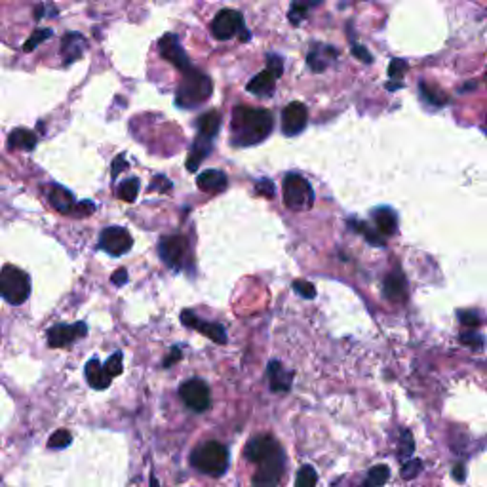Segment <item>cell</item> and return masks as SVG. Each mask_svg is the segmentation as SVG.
<instances>
[{
    "label": "cell",
    "instance_id": "cell-35",
    "mask_svg": "<svg viewBox=\"0 0 487 487\" xmlns=\"http://www.w3.org/2000/svg\"><path fill=\"white\" fill-rule=\"evenodd\" d=\"M71 441H73V436H71L68 430H57V432H53L52 436H50L48 445H50L52 449H63V448H68V445H71Z\"/></svg>",
    "mask_w": 487,
    "mask_h": 487
},
{
    "label": "cell",
    "instance_id": "cell-11",
    "mask_svg": "<svg viewBox=\"0 0 487 487\" xmlns=\"http://www.w3.org/2000/svg\"><path fill=\"white\" fill-rule=\"evenodd\" d=\"M158 50H160V55H162L166 61H169L172 65H175V67L179 68L181 73L192 67V65H190L189 55L185 53L183 46L179 44V38L175 37V35H172V33H167V35H164V37L160 38Z\"/></svg>",
    "mask_w": 487,
    "mask_h": 487
},
{
    "label": "cell",
    "instance_id": "cell-4",
    "mask_svg": "<svg viewBox=\"0 0 487 487\" xmlns=\"http://www.w3.org/2000/svg\"><path fill=\"white\" fill-rule=\"evenodd\" d=\"M30 295L29 274L14 265L0 268V297L10 304H23Z\"/></svg>",
    "mask_w": 487,
    "mask_h": 487
},
{
    "label": "cell",
    "instance_id": "cell-42",
    "mask_svg": "<svg viewBox=\"0 0 487 487\" xmlns=\"http://www.w3.org/2000/svg\"><path fill=\"white\" fill-rule=\"evenodd\" d=\"M413 449H415V443H413V436L407 430L402 432V443H400V457L402 459H410L413 455Z\"/></svg>",
    "mask_w": 487,
    "mask_h": 487
},
{
    "label": "cell",
    "instance_id": "cell-16",
    "mask_svg": "<svg viewBox=\"0 0 487 487\" xmlns=\"http://www.w3.org/2000/svg\"><path fill=\"white\" fill-rule=\"evenodd\" d=\"M227 175L219 172V169H205L202 174H198L196 185L204 192H210V194H217V192H223L227 189Z\"/></svg>",
    "mask_w": 487,
    "mask_h": 487
},
{
    "label": "cell",
    "instance_id": "cell-34",
    "mask_svg": "<svg viewBox=\"0 0 487 487\" xmlns=\"http://www.w3.org/2000/svg\"><path fill=\"white\" fill-rule=\"evenodd\" d=\"M421 93H423V98L428 101V103H432V105H443V103H448V95H443L441 91L438 90H432L428 84L421 82Z\"/></svg>",
    "mask_w": 487,
    "mask_h": 487
},
{
    "label": "cell",
    "instance_id": "cell-29",
    "mask_svg": "<svg viewBox=\"0 0 487 487\" xmlns=\"http://www.w3.org/2000/svg\"><path fill=\"white\" fill-rule=\"evenodd\" d=\"M388 478H390V468H388L387 464H377V466H373L371 470L367 472V479H365L364 484L367 487L385 486Z\"/></svg>",
    "mask_w": 487,
    "mask_h": 487
},
{
    "label": "cell",
    "instance_id": "cell-45",
    "mask_svg": "<svg viewBox=\"0 0 487 487\" xmlns=\"http://www.w3.org/2000/svg\"><path fill=\"white\" fill-rule=\"evenodd\" d=\"M255 190H257L259 194H263V196H266V198H274V192H276V189H274V183L268 181V179H261V181H257V185H255Z\"/></svg>",
    "mask_w": 487,
    "mask_h": 487
},
{
    "label": "cell",
    "instance_id": "cell-37",
    "mask_svg": "<svg viewBox=\"0 0 487 487\" xmlns=\"http://www.w3.org/2000/svg\"><path fill=\"white\" fill-rule=\"evenodd\" d=\"M103 369H105V373L111 379H113V377H118L122 373V352H114L113 356L107 360Z\"/></svg>",
    "mask_w": 487,
    "mask_h": 487
},
{
    "label": "cell",
    "instance_id": "cell-10",
    "mask_svg": "<svg viewBox=\"0 0 487 487\" xmlns=\"http://www.w3.org/2000/svg\"><path fill=\"white\" fill-rule=\"evenodd\" d=\"M244 29L242 15L235 12V10H223L215 15V19L212 23L213 37L219 40H228L235 35H238Z\"/></svg>",
    "mask_w": 487,
    "mask_h": 487
},
{
    "label": "cell",
    "instance_id": "cell-14",
    "mask_svg": "<svg viewBox=\"0 0 487 487\" xmlns=\"http://www.w3.org/2000/svg\"><path fill=\"white\" fill-rule=\"evenodd\" d=\"M181 322L185 326L192 327L196 331H202V333L212 339L213 342H219V344H225L227 342V333H225V327L219 326V324H212V322H204L202 318L194 316L190 311H183L181 312Z\"/></svg>",
    "mask_w": 487,
    "mask_h": 487
},
{
    "label": "cell",
    "instance_id": "cell-41",
    "mask_svg": "<svg viewBox=\"0 0 487 487\" xmlns=\"http://www.w3.org/2000/svg\"><path fill=\"white\" fill-rule=\"evenodd\" d=\"M405 71H407V63L403 59H392L390 61V65H388V76H390L392 80H402Z\"/></svg>",
    "mask_w": 487,
    "mask_h": 487
},
{
    "label": "cell",
    "instance_id": "cell-7",
    "mask_svg": "<svg viewBox=\"0 0 487 487\" xmlns=\"http://www.w3.org/2000/svg\"><path fill=\"white\" fill-rule=\"evenodd\" d=\"M134 246V238L124 227H107L99 236V248L113 257L128 253Z\"/></svg>",
    "mask_w": 487,
    "mask_h": 487
},
{
    "label": "cell",
    "instance_id": "cell-51",
    "mask_svg": "<svg viewBox=\"0 0 487 487\" xmlns=\"http://www.w3.org/2000/svg\"><path fill=\"white\" fill-rule=\"evenodd\" d=\"M453 478L459 479V481H464V466L463 464H457L453 468Z\"/></svg>",
    "mask_w": 487,
    "mask_h": 487
},
{
    "label": "cell",
    "instance_id": "cell-47",
    "mask_svg": "<svg viewBox=\"0 0 487 487\" xmlns=\"http://www.w3.org/2000/svg\"><path fill=\"white\" fill-rule=\"evenodd\" d=\"M352 53H354L360 61H364V63H373L371 53L367 52V48H365V46L352 44Z\"/></svg>",
    "mask_w": 487,
    "mask_h": 487
},
{
    "label": "cell",
    "instance_id": "cell-22",
    "mask_svg": "<svg viewBox=\"0 0 487 487\" xmlns=\"http://www.w3.org/2000/svg\"><path fill=\"white\" fill-rule=\"evenodd\" d=\"M86 379L90 383V387L95 390H105L111 385V377L105 373L103 365L99 364L98 358H91L86 364Z\"/></svg>",
    "mask_w": 487,
    "mask_h": 487
},
{
    "label": "cell",
    "instance_id": "cell-13",
    "mask_svg": "<svg viewBox=\"0 0 487 487\" xmlns=\"http://www.w3.org/2000/svg\"><path fill=\"white\" fill-rule=\"evenodd\" d=\"M88 333V326L84 322H76L73 326H53L48 331V344L53 349H61V347H67L76 339H80L84 335Z\"/></svg>",
    "mask_w": 487,
    "mask_h": 487
},
{
    "label": "cell",
    "instance_id": "cell-5",
    "mask_svg": "<svg viewBox=\"0 0 487 487\" xmlns=\"http://www.w3.org/2000/svg\"><path fill=\"white\" fill-rule=\"evenodd\" d=\"M282 192H284V204L288 205L289 210L303 212V210H311L314 204V190H312L311 183L301 175H286Z\"/></svg>",
    "mask_w": 487,
    "mask_h": 487
},
{
    "label": "cell",
    "instance_id": "cell-46",
    "mask_svg": "<svg viewBox=\"0 0 487 487\" xmlns=\"http://www.w3.org/2000/svg\"><path fill=\"white\" fill-rule=\"evenodd\" d=\"M93 212H95V204L90 202V200L78 202V204H75V210H73V213H75V215H80V217H86V215H90V213Z\"/></svg>",
    "mask_w": 487,
    "mask_h": 487
},
{
    "label": "cell",
    "instance_id": "cell-26",
    "mask_svg": "<svg viewBox=\"0 0 487 487\" xmlns=\"http://www.w3.org/2000/svg\"><path fill=\"white\" fill-rule=\"evenodd\" d=\"M8 147L10 149H21V151H33L37 147V136L30 129L17 128L8 136Z\"/></svg>",
    "mask_w": 487,
    "mask_h": 487
},
{
    "label": "cell",
    "instance_id": "cell-28",
    "mask_svg": "<svg viewBox=\"0 0 487 487\" xmlns=\"http://www.w3.org/2000/svg\"><path fill=\"white\" fill-rule=\"evenodd\" d=\"M318 2H322V0H293V4L289 8L288 19L293 23V25H299V23L303 21L304 17L309 15L311 8L316 6Z\"/></svg>",
    "mask_w": 487,
    "mask_h": 487
},
{
    "label": "cell",
    "instance_id": "cell-43",
    "mask_svg": "<svg viewBox=\"0 0 487 487\" xmlns=\"http://www.w3.org/2000/svg\"><path fill=\"white\" fill-rule=\"evenodd\" d=\"M457 316H459V320H461V324H464V326H470V327H478L479 324H481V320H479V314H476V312H466V311H459L457 312Z\"/></svg>",
    "mask_w": 487,
    "mask_h": 487
},
{
    "label": "cell",
    "instance_id": "cell-12",
    "mask_svg": "<svg viewBox=\"0 0 487 487\" xmlns=\"http://www.w3.org/2000/svg\"><path fill=\"white\" fill-rule=\"evenodd\" d=\"M306 120H309L306 107L299 101H293L282 111V131L289 137L299 136L306 126Z\"/></svg>",
    "mask_w": 487,
    "mask_h": 487
},
{
    "label": "cell",
    "instance_id": "cell-21",
    "mask_svg": "<svg viewBox=\"0 0 487 487\" xmlns=\"http://www.w3.org/2000/svg\"><path fill=\"white\" fill-rule=\"evenodd\" d=\"M385 297L392 303H400L405 297V278L402 270H392L385 278Z\"/></svg>",
    "mask_w": 487,
    "mask_h": 487
},
{
    "label": "cell",
    "instance_id": "cell-1",
    "mask_svg": "<svg viewBox=\"0 0 487 487\" xmlns=\"http://www.w3.org/2000/svg\"><path fill=\"white\" fill-rule=\"evenodd\" d=\"M274 120L273 114L266 109H255V107L238 105L232 111V143L238 147H251L261 141L273 131Z\"/></svg>",
    "mask_w": 487,
    "mask_h": 487
},
{
    "label": "cell",
    "instance_id": "cell-38",
    "mask_svg": "<svg viewBox=\"0 0 487 487\" xmlns=\"http://www.w3.org/2000/svg\"><path fill=\"white\" fill-rule=\"evenodd\" d=\"M266 71L274 78H280L282 73H284V61H282L280 55H276V53H268L266 55Z\"/></svg>",
    "mask_w": 487,
    "mask_h": 487
},
{
    "label": "cell",
    "instance_id": "cell-8",
    "mask_svg": "<svg viewBox=\"0 0 487 487\" xmlns=\"http://www.w3.org/2000/svg\"><path fill=\"white\" fill-rule=\"evenodd\" d=\"M179 394L185 405L192 411H205L212 403L210 388L202 379H189L187 383H183Z\"/></svg>",
    "mask_w": 487,
    "mask_h": 487
},
{
    "label": "cell",
    "instance_id": "cell-18",
    "mask_svg": "<svg viewBox=\"0 0 487 487\" xmlns=\"http://www.w3.org/2000/svg\"><path fill=\"white\" fill-rule=\"evenodd\" d=\"M84 48H86V40L80 33H67L63 37V42H61V55L65 63H73V61L80 59L82 57Z\"/></svg>",
    "mask_w": 487,
    "mask_h": 487
},
{
    "label": "cell",
    "instance_id": "cell-19",
    "mask_svg": "<svg viewBox=\"0 0 487 487\" xmlns=\"http://www.w3.org/2000/svg\"><path fill=\"white\" fill-rule=\"evenodd\" d=\"M337 55H339V52H337L335 48H331V46H316V48H312L311 53H309L306 63H309V67H311L314 73H322V71H326L329 61L335 59Z\"/></svg>",
    "mask_w": 487,
    "mask_h": 487
},
{
    "label": "cell",
    "instance_id": "cell-36",
    "mask_svg": "<svg viewBox=\"0 0 487 487\" xmlns=\"http://www.w3.org/2000/svg\"><path fill=\"white\" fill-rule=\"evenodd\" d=\"M459 341L463 342L464 347H468L472 350H481L484 349V337L476 331H466V333H461Z\"/></svg>",
    "mask_w": 487,
    "mask_h": 487
},
{
    "label": "cell",
    "instance_id": "cell-9",
    "mask_svg": "<svg viewBox=\"0 0 487 487\" xmlns=\"http://www.w3.org/2000/svg\"><path fill=\"white\" fill-rule=\"evenodd\" d=\"M187 250H189V246L183 236H167V238H162L158 244L160 259L164 261V265L172 266V268L183 265Z\"/></svg>",
    "mask_w": 487,
    "mask_h": 487
},
{
    "label": "cell",
    "instance_id": "cell-17",
    "mask_svg": "<svg viewBox=\"0 0 487 487\" xmlns=\"http://www.w3.org/2000/svg\"><path fill=\"white\" fill-rule=\"evenodd\" d=\"M291 379L293 373L284 369V365L278 360H273L268 364V380H270V390L274 392H289L291 388Z\"/></svg>",
    "mask_w": 487,
    "mask_h": 487
},
{
    "label": "cell",
    "instance_id": "cell-24",
    "mask_svg": "<svg viewBox=\"0 0 487 487\" xmlns=\"http://www.w3.org/2000/svg\"><path fill=\"white\" fill-rule=\"evenodd\" d=\"M210 152H212V139L204 136L198 137L194 145H192V149H190V156L187 160V169L189 172H196L198 166L204 162V158Z\"/></svg>",
    "mask_w": 487,
    "mask_h": 487
},
{
    "label": "cell",
    "instance_id": "cell-30",
    "mask_svg": "<svg viewBox=\"0 0 487 487\" xmlns=\"http://www.w3.org/2000/svg\"><path fill=\"white\" fill-rule=\"evenodd\" d=\"M316 481H318V474H316V470L312 468L311 464H304L303 468L297 472V478H295L297 487H312V486H316Z\"/></svg>",
    "mask_w": 487,
    "mask_h": 487
},
{
    "label": "cell",
    "instance_id": "cell-39",
    "mask_svg": "<svg viewBox=\"0 0 487 487\" xmlns=\"http://www.w3.org/2000/svg\"><path fill=\"white\" fill-rule=\"evenodd\" d=\"M411 461H407V463H403L402 466V478L403 479H413L417 478L419 472H421V468H423V463L419 461V459H413V457H410Z\"/></svg>",
    "mask_w": 487,
    "mask_h": 487
},
{
    "label": "cell",
    "instance_id": "cell-15",
    "mask_svg": "<svg viewBox=\"0 0 487 487\" xmlns=\"http://www.w3.org/2000/svg\"><path fill=\"white\" fill-rule=\"evenodd\" d=\"M280 448L278 441L274 440L273 436H257V438H251L248 441V445L244 449V457L250 461V463H259L261 459H265L266 455H270L273 451Z\"/></svg>",
    "mask_w": 487,
    "mask_h": 487
},
{
    "label": "cell",
    "instance_id": "cell-49",
    "mask_svg": "<svg viewBox=\"0 0 487 487\" xmlns=\"http://www.w3.org/2000/svg\"><path fill=\"white\" fill-rule=\"evenodd\" d=\"M111 282H113L114 286H124V284L128 282V270H126V268H118V270L111 276Z\"/></svg>",
    "mask_w": 487,
    "mask_h": 487
},
{
    "label": "cell",
    "instance_id": "cell-20",
    "mask_svg": "<svg viewBox=\"0 0 487 487\" xmlns=\"http://www.w3.org/2000/svg\"><path fill=\"white\" fill-rule=\"evenodd\" d=\"M373 221H375V230L380 236H392L398 227V217L390 208H377L373 212Z\"/></svg>",
    "mask_w": 487,
    "mask_h": 487
},
{
    "label": "cell",
    "instance_id": "cell-31",
    "mask_svg": "<svg viewBox=\"0 0 487 487\" xmlns=\"http://www.w3.org/2000/svg\"><path fill=\"white\" fill-rule=\"evenodd\" d=\"M137 192H139V179L136 177H129L118 187V196L126 202H134L137 198Z\"/></svg>",
    "mask_w": 487,
    "mask_h": 487
},
{
    "label": "cell",
    "instance_id": "cell-6",
    "mask_svg": "<svg viewBox=\"0 0 487 487\" xmlns=\"http://www.w3.org/2000/svg\"><path fill=\"white\" fill-rule=\"evenodd\" d=\"M284 466H286L284 451H282V448H278L270 455H266L265 459L259 461L257 472H255V476L251 479V484L265 487L278 486L282 476H284Z\"/></svg>",
    "mask_w": 487,
    "mask_h": 487
},
{
    "label": "cell",
    "instance_id": "cell-25",
    "mask_svg": "<svg viewBox=\"0 0 487 487\" xmlns=\"http://www.w3.org/2000/svg\"><path fill=\"white\" fill-rule=\"evenodd\" d=\"M274 82H276V78L268 71H263L248 82V91L253 95H259V98H268L274 91Z\"/></svg>",
    "mask_w": 487,
    "mask_h": 487
},
{
    "label": "cell",
    "instance_id": "cell-48",
    "mask_svg": "<svg viewBox=\"0 0 487 487\" xmlns=\"http://www.w3.org/2000/svg\"><path fill=\"white\" fill-rule=\"evenodd\" d=\"M126 167H128L126 156H124V154H118V156H116L113 162V177H116V175L120 174V172H124Z\"/></svg>",
    "mask_w": 487,
    "mask_h": 487
},
{
    "label": "cell",
    "instance_id": "cell-23",
    "mask_svg": "<svg viewBox=\"0 0 487 487\" xmlns=\"http://www.w3.org/2000/svg\"><path fill=\"white\" fill-rule=\"evenodd\" d=\"M50 202L57 212L65 213V215L73 213L76 204L73 192L65 189V187H59V185H53V189L50 190Z\"/></svg>",
    "mask_w": 487,
    "mask_h": 487
},
{
    "label": "cell",
    "instance_id": "cell-32",
    "mask_svg": "<svg viewBox=\"0 0 487 487\" xmlns=\"http://www.w3.org/2000/svg\"><path fill=\"white\" fill-rule=\"evenodd\" d=\"M352 227H356L354 230H358V232H362V235L369 240V242L373 244V246H385V236H380L377 230H371V228L367 227L365 223H358V221H352L350 223Z\"/></svg>",
    "mask_w": 487,
    "mask_h": 487
},
{
    "label": "cell",
    "instance_id": "cell-27",
    "mask_svg": "<svg viewBox=\"0 0 487 487\" xmlns=\"http://www.w3.org/2000/svg\"><path fill=\"white\" fill-rule=\"evenodd\" d=\"M221 128V114L217 111H208L198 118V131L204 137H215Z\"/></svg>",
    "mask_w": 487,
    "mask_h": 487
},
{
    "label": "cell",
    "instance_id": "cell-33",
    "mask_svg": "<svg viewBox=\"0 0 487 487\" xmlns=\"http://www.w3.org/2000/svg\"><path fill=\"white\" fill-rule=\"evenodd\" d=\"M52 35H53L52 29H37L35 33H33V35H30L29 40L25 42L23 50H25V52H33V50H35L38 44L46 42V40L52 37Z\"/></svg>",
    "mask_w": 487,
    "mask_h": 487
},
{
    "label": "cell",
    "instance_id": "cell-44",
    "mask_svg": "<svg viewBox=\"0 0 487 487\" xmlns=\"http://www.w3.org/2000/svg\"><path fill=\"white\" fill-rule=\"evenodd\" d=\"M151 190H156V192H167V190H172V181L166 179L164 175H156L151 183Z\"/></svg>",
    "mask_w": 487,
    "mask_h": 487
},
{
    "label": "cell",
    "instance_id": "cell-40",
    "mask_svg": "<svg viewBox=\"0 0 487 487\" xmlns=\"http://www.w3.org/2000/svg\"><path fill=\"white\" fill-rule=\"evenodd\" d=\"M293 289H295L297 295L304 297V299H314L316 297V288L314 284L306 280H295L293 282Z\"/></svg>",
    "mask_w": 487,
    "mask_h": 487
},
{
    "label": "cell",
    "instance_id": "cell-2",
    "mask_svg": "<svg viewBox=\"0 0 487 487\" xmlns=\"http://www.w3.org/2000/svg\"><path fill=\"white\" fill-rule=\"evenodd\" d=\"M213 91V84L210 76L204 75L198 68H187L183 71V80L175 93V103L181 109H194V107L205 103Z\"/></svg>",
    "mask_w": 487,
    "mask_h": 487
},
{
    "label": "cell",
    "instance_id": "cell-3",
    "mask_svg": "<svg viewBox=\"0 0 487 487\" xmlns=\"http://www.w3.org/2000/svg\"><path fill=\"white\" fill-rule=\"evenodd\" d=\"M190 463L200 472L219 478L228 468V449L219 441H204L192 451Z\"/></svg>",
    "mask_w": 487,
    "mask_h": 487
},
{
    "label": "cell",
    "instance_id": "cell-50",
    "mask_svg": "<svg viewBox=\"0 0 487 487\" xmlns=\"http://www.w3.org/2000/svg\"><path fill=\"white\" fill-rule=\"evenodd\" d=\"M179 358H181V349H179V347H174L172 354H169V356L164 360V367H172V365H174L175 362L179 360Z\"/></svg>",
    "mask_w": 487,
    "mask_h": 487
}]
</instances>
